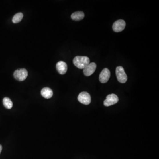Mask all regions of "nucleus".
Instances as JSON below:
<instances>
[{
  "label": "nucleus",
  "mask_w": 159,
  "mask_h": 159,
  "mask_svg": "<svg viewBox=\"0 0 159 159\" xmlns=\"http://www.w3.org/2000/svg\"><path fill=\"white\" fill-rule=\"evenodd\" d=\"M73 63L77 68L83 69L89 64L90 59L86 56H78L75 57L73 60Z\"/></svg>",
  "instance_id": "nucleus-1"
},
{
  "label": "nucleus",
  "mask_w": 159,
  "mask_h": 159,
  "mask_svg": "<svg viewBox=\"0 0 159 159\" xmlns=\"http://www.w3.org/2000/svg\"><path fill=\"white\" fill-rule=\"evenodd\" d=\"M116 75L118 81L122 83H125L127 82V77L124 69L121 66H119L116 68Z\"/></svg>",
  "instance_id": "nucleus-2"
},
{
  "label": "nucleus",
  "mask_w": 159,
  "mask_h": 159,
  "mask_svg": "<svg viewBox=\"0 0 159 159\" xmlns=\"http://www.w3.org/2000/svg\"><path fill=\"white\" fill-rule=\"evenodd\" d=\"M14 78L19 81H25L28 76V71L25 69H18L13 74Z\"/></svg>",
  "instance_id": "nucleus-3"
},
{
  "label": "nucleus",
  "mask_w": 159,
  "mask_h": 159,
  "mask_svg": "<svg viewBox=\"0 0 159 159\" xmlns=\"http://www.w3.org/2000/svg\"><path fill=\"white\" fill-rule=\"evenodd\" d=\"M78 99L80 102L85 105H88L91 102L90 95L85 91H83L80 93L78 96Z\"/></svg>",
  "instance_id": "nucleus-4"
},
{
  "label": "nucleus",
  "mask_w": 159,
  "mask_h": 159,
  "mask_svg": "<svg viewBox=\"0 0 159 159\" xmlns=\"http://www.w3.org/2000/svg\"><path fill=\"white\" fill-rule=\"evenodd\" d=\"M119 101V98L114 94L109 95L107 96L106 99L104 101V106L109 107L116 104Z\"/></svg>",
  "instance_id": "nucleus-5"
},
{
  "label": "nucleus",
  "mask_w": 159,
  "mask_h": 159,
  "mask_svg": "<svg viewBox=\"0 0 159 159\" xmlns=\"http://www.w3.org/2000/svg\"><path fill=\"white\" fill-rule=\"evenodd\" d=\"M126 22L123 20H119L113 24L112 28L114 32H122L126 27Z\"/></svg>",
  "instance_id": "nucleus-6"
},
{
  "label": "nucleus",
  "mask_w": 159,
  "mask_h": 159,
  "mask_svg": "<svg viewBox=\"0 0 159 159\" xmlns=\"http://www.w3.org/2000/svg\"><path fill=\"white\" fill-rule=\"evenodd\" d=\"M111 76L110 70L107 68L103 69L99 74V80L102 83H106L108 81Z\"/></svg>",
  "instance_id": "nucleus-7"
},
{
  "label": "nucleus",
  "mask_w": 159,
  "mask_h": 159,
  "mask_svg": "<svg viewBox=\"0 0 159 159\" xmlns=\"http://www.w3.org/2000/svg\"><path fill=\"white\" fill-rule=\"evenodd\" d=\"M96 68V65L94 62L90 63L83 69V73L86 76H90L94 73Z\"/></svg>",
  "instance_id": "nucleus-8"
},
{
  "label": "nucleus",
  "mask_w": 159,
  "mask_h": 159,
  "mask_svg": "<svg viewBox=\"0 0 159 159\" xmlns=\"http://www.w3.org/2000/svg\"><path fill=\"white\" fill-rule=\"evenodd\" d=\"M56 69L59 74L63 75L67 72L68 67L67 64L65 62L59 61L56 64Z\"/></svg>",
  "instance_id": "nucleus-9"
},
{
  "label": "nucleus",
  "mask_w": 159,
  "mask_h": 159,
  "mask_svg": "<svg viewBox=\"0 0 159 159\" xmlns=\"http://www.w3.org/2000/svg\"><path fill=\"white\" fill-rule=\"evenodd\" d=\"M41 94L42 97L46 99H50L52 97L53 92L49 87H45L42 88L41 91Z\"/></svg>",
  "instance_id": "nucleus-10"
},
{
  "label": "nucleus",
  "mask_w": 159,
  "mask_h": 159,
  "mask_svg": "<svg viewBox=\"0 0 159 159\" xmlns=\"http://www.w3.org/2000/svg\"><path fill=\"white\" fill-rule=\"evenodd\" d=\"M71 17L72 20H74V21H81V20H82L85 17V14L83 12H81V11H78V12L73 13Z\"/></svg>",
  "instance_id": "nucleus-11"
},
{
  "label": "nucleus",
  "mask_w": 159,
  "mask_h": 159,
  "mask_svg": "<svg viewBox=\"0 0 159 159\" xmlns=\"http://www.w3.org/2000/svg\"><path fill=\"white\" fill-rule=\"evenodd\" d=\"M3 104L4 107L7 109H10L13 107V103L12 100L8 97H5L3 99Z\"/></svg>",
  "instance_id": "nucleus-12"
},
{
  "label": "nucleus",
  "mask_w": 159,
  "mask_h": 159,
  "mask_svg": "<svg viewBox=\"0 0 159 159\" xmlns=\"http://www.w3.org/2000/svg\"><path fill=\"white\" fill-rule=\"evenodd\" d=\"M23 14L21 13H18L14 15L13 17L12 21L14 24L19 23L22 20L23 18Z\"/></svg>",
  "instance_id": "nucleus-13"
},
{
  "label": "nucleus",
  "mask_w": 159,
  "mask_h": 159,
  "mask_svg": "<svg viewBox=\"0 0 159 159\" xmlns=\"http://www.w3.org/2000/svg\"><path fill=\"white\" fill-rule=\"evenodd\" d=\"M2 145H1V144H0V154H1V151H2Z\"/></svg>",
  "instance_id": "nucleus-14"
}]
</instances>
